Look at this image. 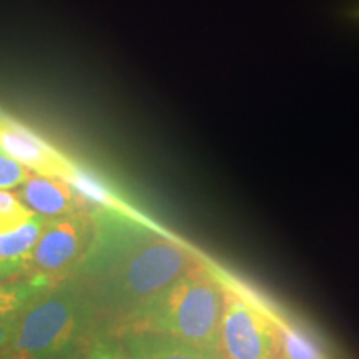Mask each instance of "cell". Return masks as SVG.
Here are the masks:
<instances>
[{
    "label": "cell",
    "mask_w": 359,
    "mask_h": 359,
    "mask_svg": "<svg viewBox=\"0 0 359 359\" xmlns=\"http://www.w3.org/2000/svg\"><path fill=\"white\" fill-rule=\"evenodd\" d=\"M93 240L70 276L79 278L109 323L123 325L200 264L190 246L140 213L92 210Z\"/></svg>",
    "instance_id": "6da1fadb"
},
{
    "label": "cell",
    "mask_w": 359,
    "mask_h": 359,
    "mask_svg": "<svg viewBox=\"0 0 359 359\" xmlns=\"http://www.w3.org/2000/svg\"><path fill=\"white\" fill-rule=\"evenodd\" d=\"M110 323L79 278L45 286L20 313L11 359H83L105 341Z\"/></svg>",
    "instance_id": "7a4b0ae2"
},
{
    "label": "cell",
    "mask_w": 359,
    "mask_h": 359,
    "mask_svg": "<svg viewBox=\"0 0 359 359\" xmlns=\"http://www.w3.org/2000/svg\"><path fill=\"white\" fill-rule=\"evenodd\" d=\"M224 286L212 264L200 263L161 291L125 326L128 333H156L219 351Z\"/></svg>",
    "instance_id": "3957f363"
},
{
    "label": "cell",
    "mask_w": 359,
    "mask_h": 359,
    "mask_svg": "<svg viewBox=\"0 0 359 359\" xmlns=\"http://www.w3.org/2000/svg\"><path fill=\"white\" fill-rule=\"evenodd\" d=\"M224 286L219 351L224 359H280V333L271 309L253 302L240 285L215 268Z\"/></svg>",
    "instance_id": "277c9868"
},
{
    "label": "cell",
    "mask_w": 359,
    "mask_h": 359,
    "mask_svg": "<svg viewBox=\"0 0 359 359\" xmlns=\"http://www.w3.org/2000/svg\"><path fill=\"white\" fill-rule=\"evenodd\" d=\"M93 230L95 226L88 210L48 218L25 259L24 273L45 285L70 276L92 245Z\"/></svg>",
    "instance_id": "5b68a950"
},
{
    "label": "cell",
    "mask_w": 359,
    "mask_h": 359,
    "mask_svg": "<svg viewBox=\"0 0 359 359\" xmlns=\"http://www.w3.org/2000/svg\"><path fill=\"white\" fill-rule=\"evenodd\" d=\"M0 148L25 168L42 177L67 178L74 161L30 132L24 125L0 114Z\"/></svg>",
    "instance_id": "8992f818"
},
{
    "label": "cell",
    "mask_w": 359,
    "mask_h": 359,
    "mask_svg": "<svg viewBox=\"0 0 359 359\" xmlns=\"http://www.w3.org/2000/svg\"><path fill=\"white\" fill-rule=\"evenodd\" d=\"M19 198L27 208L45 218L64 217L88 210L64 178L30 175L19 187Z\"/></svg>",
    "instance_id": "52a82bcc"
},
{
    "label": "cell",
    "mask_w": 359,
    "mask_h": 359,
    "mask_svg": "<svg viewBox=\"0 0 359 359\" xmlns=\"http://www.w3.org/2000/svg\"><path fill=\"white\" fill-rule=\"evenodd\" d=\"M123 348L130 359H224L218 351L156 333H128Z\"/></svg>",
    "instance_id": "ba28073f"
},
{
    "label": "cell",
    "mask_w": 359,
    "mask_h": 359,
    "mask_svg": "<svg viewBox=\"0 0 359 359\" xmlns=\"http://www.w3.org/2000/svg\"><path fill=\"white\" fill-rule=\"evenodd\" d=\"M65 182L74 188V191L83 201V205L90 206L88 212H92V210H103V212L138 213L109 183L103 182L100 177H97L90 170L80 167L75 161L69 177L65 178Z\"/></svg>",
    "instance_id": "9c48e42d"
},
{
    "label": "cell",
    "mask_w": 359,
    "mask_h": 359,
    "mask_svg": "<svg viewBox=\"0 0 359 359\" xmlns=\"http://www.w3.org/2000/svg\"><path fill=\"white\" fill-rule=\"evenodd\" d=\"M48 218L34 215L17 230L0 233V262H25Z\"/></svg>",
    "instance_id": "30bf717a"
},
{
    "label": "cell",
    "mask_w": 359,
    "mask_h": 359,
    "mask_svg": "<svg viewBox=\"0 0 359 359\" xmlns=\"http://www.w3.org/2000/svg\"><path fill=\"white\" fill-rule=\"evenodd\" d=\"M273 320L280 333V359H327L325 351L304 331L283 320L278 313H273Z\"/></svg>",
    "instance_id": "8fae6325"
},
{
    "label": "cell",
    "mask_w": 359,
    "mask_h": 359,
    "mask_svg": "<svg viewBox=\"0 0 359 359\" xmlns=\"http://www.w3.org/2000/svg\"><path fill=\"white\" fill-rule=\"evenodd\" d=\"M35 213L22 203L19 195L7 190H0V233L17 230L29 222Z\"/></svg>",
    "instance_id": "7c38bea8"
},
{
    "label": "cell",
    "mask_w": 359,
    "mask_h": 359,
    "mask_svg": "<svg viewBox=\"0 0 359 359\" xmlns=\"http://www.w3.org/2000/svg\"><path fill=\"white\" fill-rule=\"evenodd\" d=\"M32 175L29 168L20 165L0 148V190L11 191L19 188Z\"/></svg>",
    "instance_id": "4fadbf2b"
},
{
    "label": "cell",
    "mask_w": 359,
    "mask_h": 359,
    "mask_svg": "<svg viewBox=\"0 0 359 359\" xmlns=\"http://www.w3.org/2000/svg\"><path fill=\"white\" fill-rule=\"evenodd\" d=\"M83 359H130V356L123 346L105 339L98 343Z\"/></svg>",
    "instance_id": "5bb4252c"
},
{
    "label": "cell",
    "mask_w": 359,
    "mask_h": 359,
    "mask_svg": "<svg viewBox=\"0 0 359 359\" xmlns=\"http://www.w3.org/2000/svg\"><path fill=\"white\" fill-rule=\"evenodd\" d=\"M17 320H0V351H7L11 346L13 334H15Z\"/></svg>",
    "instance_id": "9a60e30c"
},
{
    "label": "cell",
    "mask_w": 359,
    "mask_h": 359,
    "mask_svg": "<svg viewBox=\"0 0 359 359\" xmlns=\"http://www.w3.org/2000/svg\"><path fill=\"white\" fill-rule=\"evenodd\" d=\"M25 262H0V283L24 273Z\"/></svg>",
    "instance_id": "2e32d148"
}]
</instances>
